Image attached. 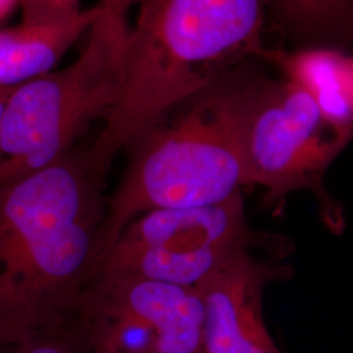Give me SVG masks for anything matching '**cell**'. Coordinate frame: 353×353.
<instances>
[{
    "mask_svg": "<svg viewBox=\"0 0 353 353\" xmlns=\"http://www.w3.org/2000/svg\"><path fill=\"white\" fill-rule=\"evenodd\" d=\"M101 14L94 6L64 17L0 28V88H17L54 71Z\"/></svg>",
    "mask_w": 353,
    "mask_h": 353,
    "instance_id": "obj_9",
    "label": "cell"
},
{
    "mask_svg": "<svg viewBox=\"0 0 353 353\" xmlns=\"http://www.w3.org/2000/svg\"><path fill=\"white\" fill-rule=\"evenodd\" d=\"M261 58L303 89L328 122L353 139V57L327 46H306L265 50Z\"/></svg>",
    "mask_w": 353,
    "mask_h": 353,
    "instance_id": "obj_10",
    "label": "cell"
},
{
    "mask_svg": "<svg viewBox=\"0 0 353 353\" xmlns=\"http://www.w3.org/2000/svg\"><path fill=\"white\" fill-rule=\"evenodd\" d=\"M105 179L76 147L0 185V344L81 310L99 265Z\"/></svg>",
    "mask_w": 353,
    "mask_h": 353,
    "instance_id": "obj_1",
    "label": "cell"
},
{
    "mask_svg": "<svg viewBox=\"0 0 353 353\" xmlns=\"http://www.w3.org/2000/svg\"><path fill=\"white\" fill-rule=\"evenodd\" d=\"M255 248L242 192L227 202L135 217L102 255L94 279H147L199 290Z\"/></svg>",
    "mask_w": 353,
    "mask_h": 353,
    "instance_id": "obj_5",
    "label": "cell"
},
{
    "mask_svg": "<svg viewBox=\"0 0 353 353\" xmlns=\"http://www.w3.org/2000/svg\"><path fill=\"white\" fill-rule=\"evenodd\" d=\"M134 6L122 92L89 147L103 176L145 130L267 50L268 0H134Z\"/></svg>",
    "mask_w": 353,
    "mask_h": 353,
    "instance_id": "obj_2",
    "label": "cell"
},
{
    "mask_svg": "<svg viewBox=\"0 0 353 353\" xmlns=\"http://www.w3.org/2000/svg\"><path fill=\"white\" fill-rule=\"evenodd\" d=\"M103 343H105V344H103V351H105V352L103 353H117V351L114 350L113 344L108 339V336L103 338Z\"/></svg>",
    "mask_w": 353,
    "mask_h": 353,
    "instance_id": "obj_17",
    "label": "cell"
},
{
    "mask_svg": "<svg viewBox=\"0 0 353 353\" xmlns=\"http://www.w3.org/2000/svg\"><path fill=\"white\" fill-rule=\"evenodd\" d=\"M0 353H102L101 341L94 319L81 306L63 322L0 344Z\"/></svg>",
    "mask_w": 353,
    "mask_h": 353,
    "instance_id": "obj_12",
    "label": "cell"
},
{
    "mask_svg": "<svg viewBox=\"0 0 353 353\" xmlns=\"http://www.w3.org/2000/svg\"><path fill=\"white\" fill-rule=\"evenodd\" d=\"M236 74L181 105L130 144L123 176L106 201L99 263L140 214L227 202L248 188L243 128L255 81Z\"/></svg>",
    "mask_w": 353,
    "mask_h": 353,
    "instance_id": "obj_3",
    "label": "cell"
},
{
    "mask_svg": "<svg viewBox=\"0 0 353 353\" xmlns=\"http://www.w3.org/2000/svg\"><path fill=\"white\" fill-rule=\"evenodd\" d=\"M83 307L117 353H204L199 290L147 279L97 278Z\"/></svg>",
    "mask_w": 353,
    "mask_h": 353,
    "instance_id": "obj_7",
    "label": "cell"
},
{
    "mask_svg": "<svg viewBox=\"0 0 353 353\" xmlns=\"http://www.w3.org/2000/svg\"><path fill=\"white\" fill-rule=\"evenodd\" d=\"M268 11L283 32L294 39L353 34V0H268Z\"/></svg>",
    "mask_w": 353,
    "mask_h": 353,
    "instance_id": "obj_11",
    "label": "cell"
},
{
    "mask_svg": "<svg viewBox=\"0 0 353 353\" xmlns=\"http://www.w3.org/2000/svg\"><path fill=\"white\" fill-rule=\"evenodd\" d=\"M23 21L64 17L80 12L81 0H21Z\"/></svg>",
    "mask_w": 353,
    "mask_h": 353,
    "instance_id": "obj_13",
    "label": "cell"
},
{
    "mask_svg": "<svg viewBox=\"0 0 353 353\" xmlns=\"http://www.w3.org/2000/svg\"><path fill=\"white\" fill-rule=\"evenodd\" d=\"M351 140L290 80L255 81L243 128L248 186L265 190L271 205L297 191H313L330 210L322 179Z\"/></svg>",
    "mask_w": 353,
    "mask_h": 353,
    "instance_id": "obj_6",
    "label": "cell"
},
{
    "mask_svg": "<svg viewBox=\"0 0 353 353\" xmlns=\"http://www.w3.org/2000/svg\"><path fill=\"white\" fill-rule=\"evenodd\" d=\"M21 0H0V21L8 17L13 10L20 6Z\"/></svg>",
    "mask_w": 353,
    "mask_h": 353,
    "instance_id": "obj_15",
    "label": "cell"
},
{
    "mask_svg": "<svg viewBox=\"0 0 353 353\" xmlns=\"http://www.w3.org/2000/svg\"><path fill=\"white\" fill-rule=\"evenodd\" d=\"M13 89L14 88H0V121H1L3 112H4V106H6V103H7L8 97L11 96Z\"/></svg>",
    "mask_w": 353,
    "mask_h": 353,
    "instance_id": "obj_16",
    "label": "cell"
},
{
    "mask_svg": "<svg viewBox=\"0 0 353 353\" xmlns=\"http://www.w3.org/2000/svg\"><path fill=\"white\" fill-rule=\"evenodd\" d=\"M128 26L102 11L72 63L13 89L0 121V185L58 161L108 118L122 92Z\"/></svg>",
    "mask_w": 353,
    "mask_h": 353,
    "instance_id": "obj_4",
    "label": "cell"
},
{
    "mask_svg": "<svg viewBox=\"0 0 353 353\" xmlns=\"http://www.w3.org/2000/svg\"><path fill=\"white\" fill-rule=\"evenodd\" d=\"M134 0H99L97 7L103 12L127 17V13L132 7Z\"/></svg>",
    "mask_w": 353,
    "mask_h": 353,
    "instance_id": "obj_14",
    "label": "cell"
},
{
    "mask_svg": "<svg viewBox=\"0 0 353 353\" xmlns=\"http://www.w3.org/2000/svg\"><path fill=\"white\" fill-rule=\"evenodd\" d=\"M283 274L249 249L203 284L204 353H283L263 313L265 288Z\"/></svg>",
    "mask_w": 353,
    "mask_h": 353,
    "instance_id": "obj_8",
    "label": "cell"
}]
</instances>
